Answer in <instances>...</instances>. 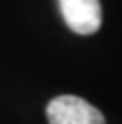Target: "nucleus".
Returning a JSON list of instances; mask_svg holds the SVG:
<instances>
[{"instance_id": "f03ea898", "label": "nucleus", "mask_w": 122, "mask_h": 124, "mask_svg": "<svg viewBox=\"0 0 122 124\" xmlns=\"http://www.w3.org/2000/svg\"><path fill=\"white\" fill-rule=\"evenodd\" d=\"M66 25L77 35H93L103 23L99 0H58Z\"/></svg>"}, {"instance_id": "f257e3e1", "label": "nucleus", "mask_w": 122, "mask_h": 124, "mask_svg": "<svg viewBox=\"0 0 122 124\" xmlns=\"http://www.w3.org/2000/svg\"><path fill=\"white\" fill-rule=\"evenodd\" d=\"M48 124H107L103 112L76 95H58L46 105Z\"/></svg>"}]
</instances>
